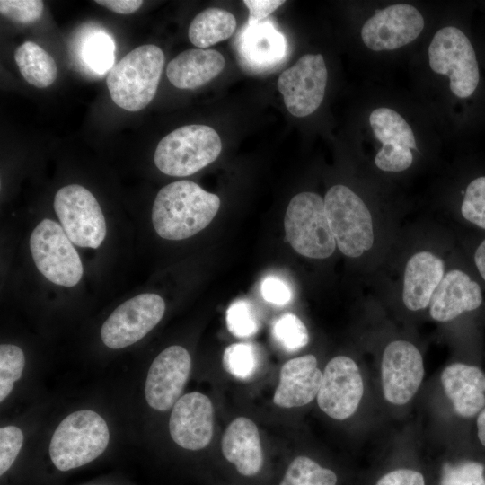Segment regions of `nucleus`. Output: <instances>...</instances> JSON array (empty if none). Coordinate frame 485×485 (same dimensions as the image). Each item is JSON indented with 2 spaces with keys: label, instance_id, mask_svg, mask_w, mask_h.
Returning <instances> with one entry per match:
<instances>
[{
  "label": "nucleus",
  "instance_id": "f257e3e1",
  "mask_svg": "<svg viewBox=\"0 0 485 485\" xmlns=\"http://www.w3.org/2000/svg\"><path fill=\"white\" fill-rule=\"evenodd\" d=\"M111 439V426L104 414L90 407L73 410L50 433L48 460L57 472H70L101 457Z\"/></svg>",
  "mask_w": 485,
  "mask_h": 485
},
{
  "label": "nucleus",
  "instance_id": "f03ea898",
  "mask_svg": "<svg viewBox=\"0 0 485 485\" xmlns=\"http://www.w3.org/2000/svg\"><path fill=\"white\" fill-rule=\"evenodd\" d=\"M220 204L217 195L207 192L191 181L169 183L154 198L152 208L154 228L166 240L187 239L211 223Z\"/></svg>",
  "mask_w": 485,
  "mask_h": 485
},
{
  "label": "nucleus",
  "instance_id": "7ed1b4c3",
  "mask_svg": "<svg viewBox=\"0 0 485 485\" xmlns=\"http://www.w3.org/2000/svg\"><path fill=\"white\" fill-rule=\"evenodd\" d=\"M164 59L162 49L152 44L139 46L124 56L106 79L114 103L128 111L145 109L155 96Z\"/></svg>",
  "mask_w": 485,
  "mask_h": 485
},
{
  "label": "nucleus",
  "instance_id": "20e7f679",
  "mask_svg": "<svg viewBox=\"0 0 485 485\" xmlns=\"http://www.w3.org/2000/svg\"><path fill=\"white\" fill-rule=\"evenodd\" d=\"M221 150V139L214 128L206 125H186L160 140L154 161L164 174L183 177L216 161Z\"/></svg>",
  "mask_w": 485,
  "mask_h": 485
},
{
  "label": "nucleus",
  "instance_id": "39448f33",
  "mask_svg": "<svg viewBox=\"0 0 485 485\" xmlns=\"http://www.w3.org/2000/svg\"><path fill=\"white\" fill-rule=\"evenodd\" d=\"M324 207L338 249L349 258H358L372 249L375 226L372 214L348 187L336 184L324 197Z\"/></svg>",
  "mask_w": 485,
  "mask_h": 485
},
{
  "label": "nucleus",
  "instance_id": "423d86ee",
  "mask_svg": "<svg viewBox=\"0 0 485 485\" xmlns=\"http://www.w3.org/2000/svg\"><path fill=\"white\" fill-rule=\"evenodd\" d=\"M284 228L291 247L306 258H329L337 247L324 199L317 193L304 191L291 198L284 217Z\"/></svg>",
  "mask_w": 485,
  "mask_h": 485
},
{
  "label": "nucleus",
  "instance_id": "0eeeda50",
  "mask_svg": "<svg viewBox=\"0 0 485 485\" xmlns=\"http://www.w3.org/2000/svg\"><path fill=\"white\" fill-rule=\"evenodd\" d=\"M430 68L447 75L452 93L459 98L471 96L476 90L480 74L473 47L458 28L438 30L428 47Z\"/></svg>",
  "mask_w": 485,
  "mask_h": 485
},
{
  "label": "nucleus",
  "instance_id": "6e6552de",
  "mask_svg": "<svg viewBox=\"0 0 485 485\" xmlns=\"http://www.w3.org/2000/svg\"><path fill=\"white\" fill-rule=\"evenodd\" d=\"M30 250L38 270L50 282L74 287L83 276L81 259L62 226L43 219L32 231Z\"/></svg>",
  "mask_w": 485,
  "mask_h": 485
},
{
  "label": "nucleus",
  "instance_id": "1a4fd4ad",
  "mask_svg": "<svg viewBox=\"0 0 485 485\" xmlns=\"http://www.w3.org/2000/svg\"><path fill=\"white\" fill-rule=\"evenodd\" d=\"M54 209L69 240L79 247L98 248L105 239V218L95 197L78 184L55 195Z\"/></svg>",
  "mask_w": 485,
  "mask_h": 485
},
{
  "label": "nucleus",
  "instance_id": "9d476101",
  "mask_svg": "<svg viewBox=\"0 0 485 485\" xmlns=\"http://www.w3.org/2000/svg\"><path fill=\"white\" fill-rule=\"evenodd\" d=\"M164 300L154 293L139 294L119 304L104 321L100 336L110 349H122L145 338L162 320Z\"/></svg>",
  "mask_w": 485,
  "mask_h": 485
},
{
  "label": "nucleus",
  "instance_id": "9b49d317",
  "mask_svg": "<svg viewBox=\"0 0 485 485\" xmlns=\"http://www.w3.org/2000/svg\"><path fill=\"white\" fill-rule=\"evenodd\" d=\"M191 372V357L180 345L162 350L150 364L144 381L143 396L149 409L171 410L182 395Z\"/></svg>",
  "mask_w": 485,
  "mask_h": 485
},
{
  "label": "nucleus",
  "instance_id": "f8f14e48",
  "mask_svg": "<svg viewBox=\"0 0 485 485\" xmlns=\"http://www.w3.org/2000/svg\"><path fill=\"white\" fill-rule=\"evenodd\" d=\"M328 72L321 54H305L279 75L278 89L287 110L303 118L321 105L327 85Z\"/></svg>",
  "mask_w": 485,
  "mask_h": 485
},
{
  "label": "nucleus",
  "instance_id": "ddd939ff",
  "mask_svg": "<svg viewBox=\"0 0 485 485\" xmlns=\"http://www.w3.org/2000/svg\"><path fill=\"white\" fill-rule=\"evenodd\" d=\"M363 394L364 383L357 363L347 356L331 358L322 372L316 396L321 410L333 419L344 420L356 412Z\"/></svg>",
  "mask_w": 485,
  "mask_h": 485
},
{
  "label": "nucleus",
  "instance_id": "4468645a",
  "mask_svg": "<svg viewBox=\"0 0 485 485\" xmlns=\"http://www.w3.org/2000/svg\"><path fill=\"white\" fill-rule=\"evenodd\" d=\"M383 392L394 405L409 402L424 377L423 357L407 340H393L384 348L381 363Z\"/></svg>",
  "mask_w": 485,
  "mask_h": 485
},
{
  "label": "nucleus",
  "instance_id": "2eb2a0df",
  "mask_svg": "<svg viewBox=\"0 0 485 485\" xmlns=\"http://www.w3.org/2000/svg\"><path fill=\"white\" fill-rule=\"evenodd\" d=\"M169 434L183 450L197 452L210 444L214 435V406L208 396L193 391L182 394L170 410Z\"/></svg>",
  "mask_w": 485,
  "mask_h": 485
},
{
  "label": "nucleus",
  "instance_id": "dca6fc26",
  "mask_svg": "<svg viewBox=\"0 0 485 485\" xmlns=\"http://www.w3.org/2000/svg\"><path fill=\"white\" fill-rule=\"evenodd\" d=\"M423 28L424 19L417 8L396 4L369 18L362 27L361 38L371 50H393L416 40Z\"/></svg>",
  "mask_w": 485,
  "mask_h": 485
},
{
  "label": "nucleus",
  "instance_id": "f3484780",
  "mask_svg": "<svg viewBox=\"0 0 485 485\" xmlns=\"http://www.w3.org/2000/svg\"><path fill=\"white\" fill-rule=\"evenodd\" d=\"M483 304L482 286L472 269L456 267L445 271L428 308L433 320L447 322L477 313Z\"/></svg>",
  "mask_w": 485,
  "mask_h": 485
},
{
  "label": "nucleus",
  "instance_id": "a211bd4d",
  "mask_svg": "<svg viewBox=\"0 0 485 485\" xmlns=\"http://www.w3.org/2000/svg\"><path fill=\"white\" fill-rule=\"evenodd\" d=\"M221 452L225 460L242 477H256L263 469L260 432L255 422L247 417H237L229 423L222 436Z\"/></svg>",
  "mask_w": 485,
  "mask_h": 485
},
{
  "label": "nucleus",
  "instance_id": "6ab92c4d",
  "mask_svg": "<svg viewBox=\"0 0 485 485\" xmlns=\"http://www.w3.org/2000/svg\"><path fill=\"white\" fill-rule=\"evenodd\" d=\"M322 379L315 356L308 354L287 361L279 371L274 404L292 409L310 403L318 394Z\"/></svg>",
  "mask_w": 485,
  "mask_h": 485
},
{
  "label": "nucleus",
  "instance_id": "aec40b11",
  "mask_svg": "<svg viewBox=\"0 0 485 485\" xmlns=\"http://www.w3.org/2000/svg\"><path fill=\"white\" fill-rule=\"evenodd\" d=\"M445 271V262L437 254L428 250L414 252L402 276L401 299L405 307L412 312L428 308Z\"/></svg>",
  "mask_w": 485,
  "mask_h": 485
},
{
  "label": "nucleus",
  "instance_id": "412c9836",
  "mask_svg": "<svg viewBox=\"0 0 485 485\" xmlns=\"http://www.w3.org/2000/svg\"><path fill=\"white\" fill-rule=\"evenodd\" d=\"M443 389L462 418L477 417L485 406V373L463 362L447 366L441 374Z\"/></svg>",
  "mask_w": 485,
  "mask_h": 485
},
{
  "label": "nucleus",
  "instance_id": "4be33fe9",
  "mask_svg": "<svg viewBox=\"0 0 485 485\" xmlns=\"http://www.w3.org/2000/svg\"><path fill=\"white\" fill-rule=\"evenodd\" d=\"M225 65V57L215 49L190 48L169 62L166 75L176 88L191 90L216 77Z\"/></svg>",
  "mask_w": 485,
  "mask_h": 485
},
{
  "label": "nucleus",
  "instance_id": "5701e85b",
  "mask_svg": "<svg viewBox=\"0 0 485 485\" xmlns=\"http://www.w3.org/2000/svg\"><path fill=\"white\" fill-rule=\"evenodd\" d=\"M240 40L244 62L254 68H268L280 61L286 53V40L269 22H248Z\"/></svg>",
  "mask_w": 485,
  "mask_h": 485
},
{
  "label": "nucleus",
  "instance_id": "b1692460",
  "mask_svg": "<svg viewBox=\"0 0 485 485\" xmlns=\"http://www.w3.org/2000/svg\"><path fill=\"white\" fill-rule=\"evenodd\" d=\"M236 27V20L230 13L219 8L200 12L189 27V39L198 48H206L228 39Z\"/></svg>",
  "mask_w": 485,
  "mask_h": 485
},
{
  "label": "nucleus",
  "instance_id": "393cba45",
  "mask_svg": "<svg viewBox=\"0 0 485 485\" xmlns=\"http://www.w3.org/2000/svg\"><path fill=\"white\" fill-rule=\"evenodd\" d=\"M14 59L23 78L37 88L51 85L57 75L54 58L33 41H25L14 52Z\"/></svg>",
  "mask_w": 485,
  "mask_h": 485
},
{
  "label": "nucleus",
  "instance_id": "a878e982",
  "mask_svg": "<svg viewBox=\"0 0 485 485\" xmlns=\"http://www.w3.org/2000/svg\"><path fill=\"white\" fill-rule=\"evenodd\" d=\"M369 123L375 137L382 145H398L416 148L413 131L407 121L395 110L389 108L374 110Z\"/></svg>",
  "mask_w": 485,
  "mask_h": 485
},
{
  "label": "nucleus",
  "instance_id": "bb28decb",
  "mask_svg": "<svg viewBox=\"0 0 485 485\" xmlns=\"http://www.w3.org/2000/svg\"><path fill=\"white\" fill-rule=\"evenodd\" d=\"M334 471L313 459L298 455L288 463L278 485H337Z\"/></svg>",
  "mask_w": 485,
  "mask_h": 485
},
{
  "label": "nucleus",
  "instance_id": "cd10ccee",
  "mask_svg": "<svg viewBox=\"0 0 485 485\" xmlns=\"http://www.w3.org/2000/svg\"><path fill=\"white\" fill-rule=\"evenodd\" d=\"M24 351L13 343L0 345V403L1 407L13 396L25 376Z\"/></svg>",
  "mask_w": 485,
  "mask_h": 485
},
{
  "label": "nucleus",
  "instance_id": "c85d7f7f",
  "mask_svg": "<svg viewBox=\"0 0 485 485\" xmlns=\"http://www.w3.org/2000/svg\"><path fill=\"white\" fill-rule=\"evenodd\" d=\"M20 422H9L0 428V477L3 481L15 467L25 448L27 431Z\"/></svg>",
  "mask_w": 485,
  "mask_h": 485
},
{
  "label": "nucleus",
  "instance_id": "c756f323",
  "mask_svg": "<svg viewBox=\"0 0 485 485\" xmlns=\"http://www.w3.org/2000/svg\"><path fill=\"white\" fill-rule=\"evenodd\" d=\"M459 213L466 225L485 233V175L478 176L468 183Z\"/></svg>",
  "mask_w": 485,
  "mask_h": 485
},
{
  "label": "nucleus",
  "instance_id": "7c9ffc66",
  "mask_svg": "<svg viewBox=\"0 0 485 485\" xmlns=\"http://www.w3.org/2000/svg\"><path fill=\"white\" fill-rule=\"evenodd\" d=\"M222 364L234 378L248 380L255 375L259 366L257 350L250 343H233L225 349Z\"/></svg>",
  "mask_w": 485,
  "mask_h": 485
},
{
  "label": "nucleus",
  "instance_id": "2f4dec72",
  "mask_svg": "<svg viewBox=\"0 0 485 485\" xmlns=\"http://www.w3.org/2000/svg\"><path fill=\"white\" fill-rule=\"evenodd\" d=\"M114 42L105 32H93L83 43L82 57L93 72L102 75L114 63Z\"/></svg>",
  "mask_w": 485,
  "mask_h": 485
},
{
  "label": "nucleus",
  "instance_id": "473e14b6",
  "mask_svg": "<svg viewBox=\"0 0 485 485\" xmlns=\"http://www.w3.org/2000/svg\"><path fill=\"white\" fill-rule=\"evenodd\" d=\"M272 333L287 351H296L308 344L309 334L302 320L292 313L281 315L273 324Z\"/></svg>",
  "mask_w": 485,
  "mask_h": 485
},
{
  "label": "nucleus",
  "instance_id": "72a5a7b5",
  "mask_svg": "<svg viewBox=\"0 0 485 485\" xmlns=\"http://www.w3.org/2000/svg\"><path fill=\"white\" fill-rule=\"evenodd\" d=\"M485 467L477 461L445 463L440 485H485Z\"/></svg>",
  "mask_w": 485,
  "mask_h": 485
},
{
  "label": "nucleus",
  "instance_id": "f704fd0d",
  "mask_svg": "<svg viewBox=\"0 0 485 485\" xmlns=\"http://www.w3.org/2000/svg\"><path fill=\"white\" fill-rule=\"evenodd\" d=\"M226 326L238 338H247L258 331V321L250 303L238 299L226 310Z\"/></svg>",
  "mask_w": 485,
  "mask_h": 485
},
{
  "label": "nucleus",
  "instance_id": "c9c22d12",
  "mask_svg": "<svg viewBox=\"0 0 485 485\" xmlns=\"http://www.w3.org/2000/svg\"><path fill=\"white\" fill-rule=\"evenodd\" d=\"M44 8L40 0H1V14L19 23H31L38 21Z\"/></svg>",
  "mask_w": 485,
  "mask_h": 485
},
{
  "label": "nucleus",
  "instance_id": "e433bc0d",
  "mask_svg": "<svg viewBox=\"0 0 485 485\" xmlns=\"http://www.w3.org/2000/svg\"><path fill=\"white\" fill-rule=\"evenodd\" d=\"M413 154L410 148L398 145H384L375 157L376 167L384 172H398L410 167Z\"/></svg>",
  "mask_w": 485,
  "mask_h": 485
},
{
  "label": "nucleus",
  "instance_id": "4c0bfd02",
  "mask_svg": "<svg viewBox=\"0 0 485 485\" xmlns=\"http://www.w3.org/2000/svg\"><path fill=\"white\" fill-rule=\"evenodd\" d=\"M260 290L265 301L276 305H285L292 298L289 286L278 277L269 276L265 278L261 283Z\"/></svg>",
  "mask_w": 485,
  "mask_h": 485
},
{
  "label": "nucleus",
  "instance_id": "58836bf2",
  "mask_svg": "<svg viewBox=\"0 0 485 485\" xmlns=\"http://www.w3.org/2000/svg\"><path fill=\"white\" fill-rule=\"evenodd\" d=\"M470 269L480 281L482 287H485V233L481 232L479 235L472 239L469 246Z\"/></svg>",
  "mask_w": 485,
  "mask_h": 485
},
{
  "label": "nucleus",
  "instance_id": "ea45409f",
  "mask_svg": "<svg viewBox=\"0 0 485 485\" xmlns=\"http://www.w3.org/2000/svg\"><path fill=\"white\" fill-rule=\"evenodd\" d=\"M375 485H425V480L417 471L397 469L384 474Z\"/></svg>",
  "mask_w": 485,
  "mask_h": 485
},
{
  "label": "nucleus",
  "instance_id": "a19ab883",
  "mask_svg": "<svg viewBox=\"0 0 485 485\" xmlns=\"http://www.w3.org/2000/svg\"><path fill=\"white\" fill-rule=\"evenodd\" d=\"M242 3L247 6L249 10V21L248 22H260L264 18L269 16L285 1L283 0H244Z\"/></svg>",
  "mask_w": 485,
  "mask_h": 485
},
{
  "label": "nucleus",
  "instance_id": "79ce46f5",
  "mask_svg": "<svg viewBox=\"0 0 485 485\" xmlns=\"http://www.w3.org/2000/svg\"><path fill=\"white\" fill-rule=\"evenodd\" d=\"M94 2L119 14H130L139 9L143 4L141 0H96Z\"/></svg>",
  "mask_w": 485,
  "mask_h": 485
},
{
  "label": "nucleus",
  "instance_id": "37998d69",
  "mask_svg": "<svg viewBox=\"0 0 485 485\" xmlns=\"http://www.w3.org/2000/svg\"><path fill=\"white\" fill-rule=\"evenodd\" d=\"M476 429L478 440L485 447V406L476 417Z\"/></svg>",
  "mask_w": 485,
  "mask_h": 485
},
{
  "label": "nucleus",
  "instance_id": "c03bdc74",
  "mask_svg": "<svg viewBox=\"0 0 485 485\" xmlns=\"http://www.w3.org/2000/svg\"><path fill=\"white\" fill-rule=\"evenodd\" d=\"M84 485H103V484H94V483H90V484H84Z\"/></svg>",
  "mask_w": 485,
  "mask_h": 485
}]
</instances>
